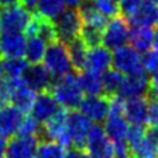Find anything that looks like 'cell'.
<instances>
[{
    "label": "cell",
    "mask_w": 158,
    "mask_h": 158,
    "mask_svg": "<svg viewBox=\"0 0 158 158\" xmlns=\"http://www.w3.org/2000/svg\"><path fill=\"white\" fill-rule=\"evenodd\" d=\"M35 95H37L35 90H33L29 85H26L25 81L22 80V77H20L17 78V81H16L15 86L12 89L9 103L19 107L21 111L27 112L30 110L33 102H34Z\"/></svg>",
    "instance_id": "7402d4cb"
},
{
    "label": "cell",
    "mask_w": 158,
    "mask_h": 158,
    "mask_svg": "<svg viewBox=\"0 0 158 158\" xmlns=\"http://www.w3.org/2000/svg\"><path fill=\"white\" fill-rule=\"evenodd\" d=\"M0 58H2V55H0Z\"/></svg>",
    "instance_id": "c3c4849f"
},
{
    "label": "cell",
    "mask_w": 158,
    "mask_h": 158,
    "mask_svg": "<svg viewBox=\"0 0 158 158\" xmlns=\"http://www.w3.org/2000/svg\"><path fill=\"white\" fill-rule=\"evenodd\" d=\"M149 92V77L148 73L140 69L137 72L128 73L123 76V81L119 93L124 98L131 97H144Z\"/></svg>",
    "instance_id": "4fadbf2b"
},
{
    "label": "cell",
    "mask_w": 158,
    "mask_h": 158,
    "mask_svg": "<svg viewBox=\"0 0 158 158\" xmlns=\"http://www.w3.org/2000/svg\"><path fill=\"white\" fill-rule=\"evenodd\" d=\"M78 111L92 123H102L109 114V99L103 94L84 95L78 105Z\"/></svg>",
    "instance_id": "8fae6325"
},
{
    "label": "cell",
    "mask_w": 158,
    "mask_h": 158,
    "mask_svg": "<svg viewBox=\"0 0 158 158\" xmlns=\"http://www.w3.org/2000/svg\"><path fill=\"white\" fill-rule=\"evenodd\" d=\"M84 158H97V157H94L92 154H84Z\"/></svg>",
    "instance_id": "f6af8a7d"
},
{
    "label": "cell",
    "mask_w": 158,
    "mask_h": 158,
    "mask_svg": "<svg viewBox=\"0 0 158 158\" xmlns=\"http://www.w3.org/2000/svg\"><path fill=\"white\" fill-rule=\"evenodd\" d=\"M149 127H158V98H154L148 102L146 109V122Z\"/></svg>",
    "instance_id": "e575fe53"
},
{
    "label": "cell",
    "mask_w": 158,
    "mask_h": 158,
    "mask_svg": "<svg viewBox=\"0 0 158 158\" xmlns=\"http://www.w3.org/2000/svg\"><path fill=\"white\" fill-rule=\"evenodd\" d=\"M141 68L148 75H153L158 71V51L146 50L141 55Z\"/></svg>",
    "instance_id": "1f68e13d"
},
{
    "label": "cell",
    "mask_w": 158,
    "mask_h": 158,
    "mask_svg": "<svg viewBox=\"0 0 158 158\" xmlns=\"http://www.w3.org/2000/svg\"><path fill=\"white\" fill-rule=\"evenodd\" d=\"M65 5H68L69 8H77L78 5H80L81 3H84L85 0H63Z\"/></svg>",
    "instance_id": "ab89813d"
},
{
    "label": "cell",
    "mask_w": 158,
    "mask_h": 158,
    "mask_svg": "<svg viewBox=\"0 0 158 158\" xmlns=\"http://www.w3.org/2000/svg\"><path fill=\"white\" fill-rule=\"evenodd\" d=\"M7 141L8 139H5L3 136H0V158H5V149H7Z\"/></svg>",
    "instance_id": "f35d334b"
},
{
    "label": "cell",
    "mask_w": 158,
    "mask_h": 158,
    "mask_svg": "<svg viewBox=\"0 0 158 158\" xmlns=\"http://www.w3.org/2000/svg\"><path fill=\"white\" fill-rule=\"evenodd\" d=\"M34 9L39 16L54 21L65 9V4L63 0H37Z\"/></svg>",
    "instance_id": "83f0119b"
},
{
    "label": "cell",
    "mask_w": 158,
    "mask_h": 158,
    "mask_svg": "<svg viewBox=\"0 0 158 158\" xmlns=\"http://www.w3.org/2000/svg\"><path fill=\"white\" fill-rule=\"evenodd\" d=\"M102 30L103 29H99V27L82 25L80 37L82 38V41L85 42L88 47L98 46V44L102 43Z\"/></svg>",
    "instance_id": "4dcf8cb0"
},
{
    "label": "cell",
    "mask_w": 158,
    "mask_h": 158,
    "mask_svg": "<svg viewBox=\"0 0 158 158\" xmlns=\"http://www.w3.org/2000/svg\"><path fill=\"white\" fill-rule=\"evenodd\" d=\"M152 47H153V50H156V51H158V29H157V31L154 33V35H153V42H152Z\"/></svg>",
    "instance_id": "7bdbcfd3"
},
{
    "label": "cell",
    "mask_w": 158,
    "mask_h": 158,
    "mask_svg": "<svg viewBox=\"0 0 158 158\" xmlns=\"http://www.w3.org/2000/svg\"><path fill=\"white\" fill-rule=\"evenodd\" d=\"M67 148L52 140H44L38 143L33 158H65Z\"/></svg>",
    "instance_id": "4316f807"
},
{
    "label": "cell",
    "mask_w": 158,
    "mask_h": 158,
    "mask_svg": "<svg viewBox=\"0 0 158 158\" xmlns=\"http://www.w3.org/2000/svg\"><path fill=\"white\" fill-rule=\"evenodd\" d=\"M59 109L60 107L58 103H56L54 97L47 92V90H44V92L37 93L34 102H33L29 112H30V115L34 116L38 122L43 123L44 120H47L50 116H52Z\"/></svg>",
    "instance_id": "d6986e66"
},
{
    "label": "cell",
    "mask_w": 158,
    "mask_h": 158,
    "mask_svg": "<svg viewBox=\"0 0 158 158\" xmlns=\"http://www.w3.org/2000/svg\"><path fill=\"white\" fill-rule=\"evenodd\" d=\"M157 25H158V22H157Z\"/></svg>",
    "instance_id": "681fc988"
},
{
    "label": "cell",
    "mask_w": 158,
    "mask_h": 158,
    "mask_svg": "<svg viewBox=\"0 0 158 158\" xmlns=\"http://www.w3.org/2000/svg\"><path fill=\"white\" fill-rule=\"evenodd\" d=\"M47 43L38 35H30L27 37L25 43V59L29 64H37L42 63L44 51H46Z\"/></svg>",
    "instance_id": "484cf974"
},
{
    "label": "cell",
    "mask_w": 158,
    "mask_h": 158,
    "mask_svg": "<svg viewBox=\"0 0 158 158\" xmlns=\"http://www.w3.org/2000/svg\"><path fill=\"white\" fill-rule=\"evenodd\" d=\"M84 154L80 149L77 148H73L71 150H67V154H65V158H84Z\"/></svg>",
    "instance_id": "74e56055"
},
{
    "label": "cell",
    "mask_w": 158,
    "mask_h": 158,
    "mask_svg": "<svg viewBox=\"0 0 158 158\" xmlns=\"http://www.w3.org/2000/svg\"><path fill=\"white\" fill-rule=\"evenodd\" d=\"M149 93L154 98H158V71L149 78Z\"/></svg>",
    "instance_id": "8d00e7d4"
},
{
    "label": "cell",
    "mask_w": 158,
    "mask_h": 158,
    "mask_svg": "<svg viewBox=\"0 0 158 158\" xmlns=\"http://www.w3.org/2000/svg\"><path fill=\"white\" fill-rule=\"evenodd\" d=\"M116 71H119L123 75L137 72L141 68V54L135 50L132 46H123L118 47L112 52V64Z\"/></svg>",
    "instance_id": "9c48e42d"
},
{
    "label": "cell",
    "mask_w": 158,
    "mask_h": 158,
    "mask_svg": "<svg viewBox=\"0 0 158 158\" xmlns=\"http://www.w3.org/2000/svg\"><path fill=\"white\" fill-rule=\"evenodd\" d=\"M102 123L106 135L112 143H122V141L127 140L129 129H131V124L124 118L123 112L109 111V114Z\"/></svg>",
    "instance_id": "9a60e30c"
},
{
    "label": "cell",
    "mask_w": 158,
    "mask_h": 158,
    "mask_svg": "<svg viewBox=\"0 0 158 158\" xmlns=\"http://www.w3.org/2000/svg\"><path fill=\"white\" fill-rule=\"evenodd\" d=\"M4 76V69H3V60L0 58V77Z\"/></svg>",
    "instance_id": "ee69618b"
},
{
    "label": "cell",
    "mask_w": 158,
    "mask_h": 158,
    "mask_svg": "<svg viewBox=\"0 0 158 158\" xmlns=\"http://www.w3.org/2000/svg\"><path fill=\"white\" fill-rule=\"evenodd\" d=\"M77 80L84 95H95L103 93L102 77L99 73L82 69L80 75H77Z\"/></svg>",
    "instance_id": "cb8c5ba5"
},
{
    "label": "cell",
    "mask_w": 158,
    "mask_h": 158,
    "mask_svg": "<svg viewBox=\"0 0 158 158\" xmlns=\"http://www.w3.org/2000/svg\"><path fill=\"white\" fill-rule=\"evenodd\" d=\"M42 63L52 78H58L73 72V65L69 59L67 44L58 39L47 44Z\"/></svg>",
    "instance_id": "7a4b0ae2"
},
{
    "label": "cell",
    "mask_w": 158,
    "mask_h": 158,
    "mask_svg": "<svg viewBox=\"0 0 158 158\" xmlns=\"http://www.w3.org/2000/svg\"><path fill=\"white\" fill-rule=\"evenodd\" d=\"M84 148L88 154L97 158H115L114 157V143L109 139L105 129L99 123H93L89 129Z\"/></svg>",
    "instance_id": "52a82bcc"
},
{
    "label": "cell",
    "mask_w": 158,
    "mask_h": 158,
    "mask_svg": "<svg viewBox=\"0 0 158 158\" xmlns=\"http://www.w3.org/2000/svg\"><path fill=\"white\" fill-rule=\"evenodd\" d=\"M92 124L93 123L86 116H84L80 111H68L67 127H68V136H69L71 146L77 149L84 148Z\"/></svg>",
    "instance_id": "30bf717a"
},
{
    "label": "cell",
    "mask_w": 158,
    "mask_h": 158,
    "mask_svg": "<svg viewBox=\"0 0 158 158\" xmlns=\"http://www.w3.org/2000/svg\"><path fill=\"white\" fill-rule=\"evenodd\" d=\"M52 22L56 38H58V41L63 43L69 42L71 39L78 37L81 33L82 20L77 8L64 9Z\"/></svg>",
    "instance_id": "8992f818"
},
{
    "label": "cell",
    "mask_w": 158,
    "mask_h": 158,
    "mask_svg": "<svg viewBox=\"0 0 158 158\" xmlns=\"http://www.w3.org/2000/svg\"><path fill=\"white\" fill-rule=\"evenodd\" d=\"M93 4L95 9L102 16H105L106 19L120 13L118 0H93Z\"/></svg>",
    "instance_id": "d6a6232c"
},
{
    "label": "cell",
    "mask_w": 158,
    "mask_h": 158,
    "mask_svg": "<svg viewBox=\"0 0 158 158\" xmlns=\"http://www.w3.org/2000/svg\"><path fill=\"white\" fill-rule=\"evenodd\" d=\"M26 35L22 31L0 33V55L4 59L24 58Z\"/></svg>",
    "instance_id": "e0dca14e"
},
{
    "label": "cell",
    "mask_w": 158,
    "mask_h": 158,
    "mask_svg": "<svg viewBox=\"0 0 158 158\" xmlns=\"http://www.w3.org/2000/svg\"><path fill=\"white\" fill-rule=\"evenodd\" d=\"M124 158H135V157H128V156H126V157H124Z\"/></svg>",
    "instance_id": "bcb514c9"
},
{
    "label": "cell",
    "mask_w": 158,
    "mask_h": 158,
    "mask_svg": "<svg viewBox=\"0 0 158 158\" xmlns=\"http://www.w3.org/2000/svg\"><path fill=\"white\" fill-rule=\"evenodd\" d=\"M123 73H120L119 71H116L115 68H109L107 71H105L101 77H102V86H103V92L114 95L119 93V89L123 81Z\"/></svg>",
    "instance_id": "f1b7e54d"
},
{
    "label": "cell",
    "mask_w": 158,
    "mask_h": 158,
    "mask_svg": "<svg viewBox=\"0 0 158 158\" xmlns=\"http://www.w3.org/2000/svg\"><path fill=\"white\" fill-rule=\"evenodd\" d=\"M7 141L5 158H33L38 146V136L16 133Z\"/></svg>",
    "instance_id": "7c38bea8"
},
{
    "label": "cell",
    "mask_w": 158,
    "mask_h": 158,
    "mask_svg": "<svg viewBox=\"0 0 158 158\" xmlns=\"http://www.w3.org/2000/svg\"><path fill=\"white\" fill-rule=\"evenodd\" d=\"M111 64H112V52L110 48H107L103 44L88 47L84 69L102 75L105 71L111 68Z\"/></svg>",
    "instance_id": "2e32d148"
},
{
    "label": "cell",
    "mask_w": 158,
    "mask_h": 158,
    "mask_svg": "<svg viewBox=\"0 0 158 158\" xmlns=\"http://www.w3.org/2000/svg\"><path fill=\"white\" fill-rule=\"evenodd\" d=\"M50 94L54 97L59 107L65 110H75L80 105L81 99L84 98V93L78 84L77 76L68 73L52 80L50 85Z\"/></svg>",
    "instance_id": "6da1fadb"
},
{
    "label": "cell",
    "mask_w": 158,
    "mask_h": 158,
    "mask_svg": "<svg viewBox=\"0 0 158 158\" xmlns=\"http://www.w3.org/2000/svg\"><path fill=\"white\" fill-rule=\"evenodd\" d=\"M141 3H143V0H118L119 10L126 19H128L129 16H132L136 12V9L140 7Z\"/></svg>",
    "instance_id": "d590c367"
},
{
    "label": "cell",
    "mask_w": 158,
    "mask_h": 158,
    "mask_svg": "<svg viewBox=\"0 0 158 158\" xmlns=\"http://www.w3.org/2000/svg\"><path fill=\"white\" fill-rule=\"evenodd\" d=\"M65 44H67V50H68L69 59L72 61L73 69L82 71L84 65H85V59H86V52H88V46L85 44V42L78 35L76 38L71 39Z\"/></svg>",
    "instance_id": "d4e9b609"
},
{
    "label": "cell",
    "mask_w": 158,
    "mask_h": 158,
    "mask_svg": "<svg viewBox=\"0 0 158 158\" xmlns=\"http://www.w3.org/2000/svg\"><path fill=\"white\" fill-rule=\"evenodd\" d=\"M153 27L145 25H129L128 41L131 46L139 52H144L152 47L153 42Z\"/></svg>",
    "instance_id": "603a6c76"
},
{
    "label": "cell",
    "mask_w": 158,
    "mask_h": 158,
    "mask_svg": "<svg viewBox=\"0 0 158 158\" xmlns=\"http://www.w3.org/2000/svg\"><path fill=\"white\" fill-rule=\"evenodd\" d=\"M41 122H38L34 116L31 115H25L22 119L19 132L21 135H29V136H38V133L41 132Z\"/></svg>",
    "instance_id": "836d02e7"
},
{
    "label": "cell",
    "mask_w": 158,
    "mask_h": 158,
    "mask_svg": "<svg viewBox=\"0 0 158 158\" xmlns=\"http://www.w3.org/2000/svg\"><path fill=\"white\" fill-rule=\"evenodd\" d=\"M30 9L24 4H15L0 8V33L24 31L31 20Z\"/></svg>",
    "instance_id": "277c9868"
},
{
    "label": "cell",
    "mask_w": 158,
    "mask_h": 158,
    "mask_svg": "<svg viewBox=\"0 0 158 158\" xmlns=\"http://www.w3.org/2000/svg\"><path fill=\"white\" fill-rule=\"evenodd\" d=\"M22 80L25 81L26 85H29L33 90L39 93L47 90L54 78L48 73V71L43 67V64L37 63V64H29V67L22 75Z\"/></svg>",
    "instance_id": "ac0fdd59"
},
{
    "label": "cell",
    "mask_w": 158,
    "mask_h": 158,
    "mask_svg": "<svg viewBox=\"0 0 158 158\" xmlns=\"http://www.w3.org/2000/svg\"><path fill=\"white\" fill-rule=\"evenodd\" d=\"M129 22L123 15H115L107 20L102 30V44L110 50H115L128 42Z\"/></svg>",
    "instance_id": "5b68a950"
},
{
    "label": "cell",
    "mask_w": 158,
    "mask_h": 158,
    "mask_svg": "<svg viewBox=\"0 0 158 158\" xmlns=\"http://www.w3.org/2000/svg\"><path fill=\"white\" fill-rule=\"evenodd\" d=\"M25 112L12 103L0 106V136L9 139L19 132Z\"/></svg>",
    "instance_id": "5bb4252c"
},
{
    "label": "cell",
    "mask_w": 158,
    "mask_h": 158,
    "mask_svg": "<svg viewBox=\"0 0 158 158\" xmlns=\"http://www.w3.org/2000/svg\"><path fill=\"white\" fill-rule=\"evenodd\" d=\"M21 3L24 4L27 9H34L35 4H37V0H21Z\"/></svg>",
    "instance_id": "b9f144b4"
},
{
    "label": "cell",
    "mask_w": 158,
    "mask_h": 158,
    "mask_svg": "<svg viewBox=\"0 0 158 158\" xmlns=\"http://www.w3.org/2000/svg\"><path fill=\"white\" fill-rule=\"evenodd\" d=\"M67 122H68V110L60 107L52 116H50L47 120L43 122V127H41V131L47 140H52L65 148H69L71 143Z\"/></svg>",
    "instance_id": "ba28073f"
},
{
    "label": "cell",
    "mask_w": 158,
    "mask_h": 158,
    "mask_svg": "<svg viewBox=\"0 0 158 158\" xmlns=\"http://www.w3.org/2000/svg\"><path fill=\"white\" fill-rule=\"evenodd\" d=\"M148 132L152 137H153V140L156 141L157 144V148H158V127H150V129H148Z\"/></svg>",
    "instance_id": "60d3db41"
},
{
    "label": "cell",
    "mask_w": 158,
    "mask_h": 158,
    "mask_svg": "<svg viewBox=\"0 0 158 158\" xmlns=\"http://www.w3.org/2000/svg\"><path fill=\"white\" fill-rule=\"evenodd\" d=\"M148 101L144 97L124 98L123 115L131 126H144L146 122Z\"/></svg>",
    "instance_id": "ffe728a7"
},
{
    "label": "cell",
    "mask_w": 158,
    "mask_h": 158,
    "mask_svg": "<svg viewBox=\"0 0 158 158\" xmlns=\"http://www.w3.org/2000/svg\"><path fill=\"white\" fill-rule=\"evenodd\" d=\"M126 143L128 152L135 158H158L156 141L143 126H131Z\"/></svg>",
    "instance_id": "3957f363"
},
{
    "label": "cell",
    "mask_w": 158,
    "mask_h": 158,
    "mask_svg": "<svg viewBox=\"0 0 158 158\" xmlns=\"http://www.w3.org/2000/svg\"><path fill=\"white\" fill-rule=\"evenodd\" d=\"M154 2H156V3H157V4H158V0H154Z\"/></svg>",
    "instance_id": "7dc6e473"
},
{
    "label": "cell",
    "mask_w": 158,
    "mask_h": 158,
    "mask_svg": "<svg viewBox=\"0 0 158 158\" xmlns=\"http://www.w3.org/2000/svg\"><path fill=\"white\" fill-rule=\"evenodd\" d=\"M127 20L129 25H145L153 27L158 22V4L154 0H143L136 12Z\"/></svg>",
    "instance_id": "44dd1931"
},
{
    "label": "cell",
    "mask_w": 158,
    "mask_h": 158,
    "mask_svg": "<svg viewBox=\"0 0 158 158\" xmlns=\"http://www.w3.org/2000/svg\"><path fill=\"white\" fill-rule=\"evenodd\" d=\"M29 63L24 58H9L3 60L4 76L8 77H22Z\"/></svg>",
    "instance_id": "f546056e"
}]
</instances>
